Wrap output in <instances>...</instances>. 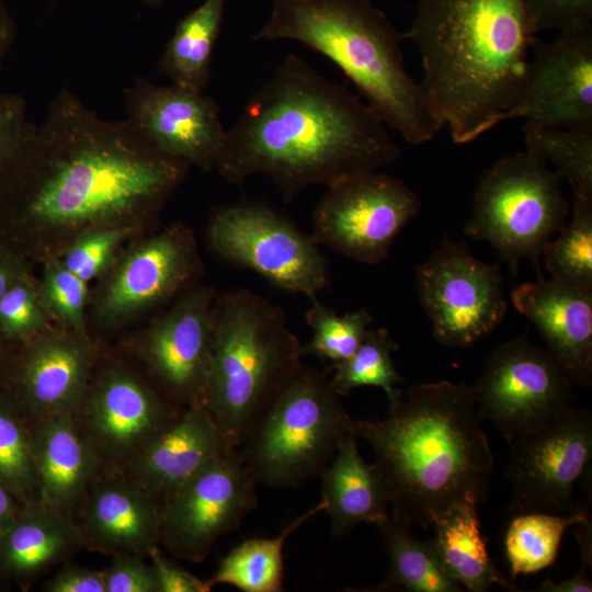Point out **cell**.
<instances>
[{
  "instance_id": "26",
  "label": "cell",
  "mask_w": 592,
  "mask_h": 592,
  "mask_svg": "<svg viewBox=\"0 0 592 592\" xmlns=\"http://www.w3.org/2000/svg\"><path fill=\"white\" fill-rule=\"evenodd\" d=\"M348 433L333 458L319 475L325 512L334 536L350 533L361 523L376 524L388 516V499L375 466L367 464Z\"/></svg>"
},
{
  "instance_id": "25",
  "label": "cell",
  "mask_w": 592,
  "mask_h": 592,
  "mask_svg": "<svg viewBox=\"0 0 592 592\" xmlns=\"http://www.w3.org/2000/svg\"><path fill=\"white\" fill-rule=\"evenodd\" d=\"M82 548L76 521L38 500L22 505L0 536V576L30 583Z\"/></svg>"
},
{
  "instance_id": "38",
  "label": "cell",
  "mask_w": 592,
  "mask_h": 592,
  "mask_svg": "<svg viewBox=\"0 0 592 592\" xmlns=\"http://www.w3.org/2000/svg\"><path fill=\"white\" fill-rule=\"evenodd\" d=\"M533 34L592 29V0H520Z\"/></svg>"
},
{
  "instance_id": "36",
  "label": "cell",
  "mask_w": 592,
  "mask_h": 592,
  "mask_svg": "<svg viewBox=\"0 0 592 592\" xmlns=\"http://www.w3.org/2000/svg\"><path fill=\"white\" fill-rule=\"evenodd\" d=\"M306 311V322L312 330L309 342L301 345L303 355H314L334 363L350 357L368 332L373 317L366 308L337 315L316 297Z\"/></svg>"
},
{
  "instance_id": "29",
  "label": "cell",
  "mask_w": 592,
  "mask_h": 592,
  "mask_svg": "<svg viewBox=\"0 0 592 592\" xmlns=\"http://www.w3.org/2000/svg\"><path fill=\"white\" fill-rule=\"evenodd\" d=\"M375 525L389 559L387 573L376 591H463V587L445 569L433 537L425 542L417 539L408 525L391 515Z\"/></svg>"
},
{
  "instance_id": "11",
  "label": "cell",
  "mask_w": 592,
  "mask_h": 592,
  "mask_svg": "<svg viewBox=\"0 0 592 592\" xmlns=\"http://www.w3.org/2000/svg\"><path fill=\"white\" fill-rule=\"evenodd\" d=\"M421 201L402 180L378 171L327 187L312 213L310 237L356 262L378 264Z\"/></svg>"
},
{
  "instance_id": "19",
  "label": "cell",
  "mask_w": 592,
  "mask_h": 592,
  "mask_svg": "<svg viewBox=\"0 0 592 592\" xmlns=\"http://www.w3.org/2000/svg\"><path fill=\"white\" fill-rule=\"evenodd\" d=\"M76 514L89 549L145 557L160 544L162 505L126 473L101 470Z\"/></svg>"
},
{
  "instance_id": "46",
  "label": "cell",
  "mask_w": 592,
  "mask_h": 592,
  "mask_svg": "<svg viewBox=\"0 0 592 592\" xmlns=\"http://www.w3.org/2000/svg\"><path fill=\"white\" fill-rule=\"evenodd\" d=\"M588 568L581 563L580 570L572 577L562 580L561 582H554L550 579L542 581L537 591L539 592H591L592 582L588 577Z\"/></svg>"
},
{
  "instance_id": "23",
  "label": "cell",
  "mask_w": 592,
  "mask_h": 592,
  "mask_svg": "<svg viewBox=\"0 0 592 592\" xmlns=\"http://www.w3.org/2000/svg\"><path fill=\"white\" fill-rule=\"evenodd\" d=\"M194 271L191 239L171 228L128 255L104 294L103 311L121 316L159 303L183 287Z\"/></svg>"
},
{
  "instance_id": "49",
  "label": "cell",
  "mask_w": 592,
  "mask_h": 592,
  "mask_svg": "<svg viewBox=\"0 0 592 592\" xmlns=\"http://www.w3.org/2000/svg\"><path fill=\"white\" fill-rule=\"evenodd\" d=\"M145 5L150 8L161 7L166 0H140Z\"/></svg>"
},
{
  "instance_id": "7",
  "label": "cell",
  "mask_w": 592,
  "mask_h": 592,
  "mask_svg": "<svg viewBox=\"0 0 592 592\" xmlns=\"http://www.w3.org/2000/svg\"><path fill=\"white\" fill-rule=\"evenodd\" d=\"M352 420L330 377L301 363L237 451L258 485L298 487L331 462Z\"/></svg>"
},
{
  "instance_id": "44",
  "label": "cell",
  "mask_w": 592,
  "mask_h": 592,
  "mask_svg": "<svg viewBox=\"0 0 592 592\" xmlns=\"http://www.w3.org/2000/svg\"><path fill=\"white\" fill-rule=\"evenodd\" d=\"M47 592H105L103 570L65 565L44 584Z\"/></svg>"
},
{
  "instance_id": "24",
  "label": "cell",
  "mask_w": 592,
  "mask_h": 592,
  "mask_svg": "<svg viewBox=\"0 0 592 592\" xmlns=\"http://www.w3.org/2000/svg\"><path fill=\"white\" fill-rule=\"evenodd\" d=\"M41 500L72 517L101 464L72 413L30 420Z\"/></svg>"
},
{
  "instance_id": "15",
  "label": "cell",
  "mask_w": 592,
  "mask_h": 592,
  "mask_svg": "<svg viewBox=\"0 0 592 592\" xmlns=\"http://www.w3.org/2000/svg\"><path fill=\"white\" fill-rule=\"evenodd\" d=\"M183 409L132 373L112 368L88 385L72 417L102 470L126 473Z\"/></svg>"
},
{
  "instance_id": "47",
  "label": "cell",
  "mask_w": 592,
  "mask_h": 592,
  "mask_svg": "<svg viewBox=\"0 0 592 592\" xmlns=\"http://www.w3.org/2000/svg\"><path fill=\"white\" fill-rule=\"evenodd\" d=\"M16 33V24L7 8L4 0H0V71L4 58L15 42Z\"/></svg>"
},
{
  "instance_id": "50",
  "label": "cell",
  "mask_w": 592,
  "mask_h": 592,
  "mask_svg": "<svg viewBox=\"0 0 592 592\" xmlns=\"http://www.w3.org/2000/svg\"><path fill=\"white\" fill-rule=\"evenodd\" d=\"M3 358H4L3 339L0 337V368L2 366Z\"/></svg>"
},
{
  "instance_id": "31",
  "label": "cell",
  "mask_w": 592,
  "mask_h": 592,
  "mask_svg": "<svg viewBox=\"0 0 592 592\" xmlns=\"http://www.w3.org/2000/svg\"><path fill=\"white\" fill-rule=\"evenodd\" d=\"M588 520V510L582 506L568 514H515L504 536V550L512 578L538 572L551 566L566 531Z\"/></svg>"
},
{
  "instance_id": "12",
  "label": "cell",
  "mask_w": 592,
  "mask_h": 592,
  "mask_svg": "<svg viewBox=\"0 0 592 592\" xmlns=\"http://www.w3.org/2000/svg\"><path fill=\"white\" fill-rule=\"evenodd\" d=\"M510 511L568 514L592 458V414L574 403L510 442Z\"/></svg>"
},
{
  "instance_id": "18",
  "label": "cell",
  "mask_w": 592,
  "mask_h": 592,
  "mask_svg": "<svg viewBox=\"0 0 592 592\" xmlns=\"http://www.w3.org/2000/svg\"><path fill=\"white\" fill-rule=\"evenodd\" d=\"M207 288L185 295L150 331L145 357L163 394L182 408L205 406L213 307Z\"/></svg>"
},
{
  "instance_id": "34",
  "label": "cell",
  "mask_w": 592,
  "mask_h": 592,
  "mask_svg": "<svg viewBox=\"0 0 592 592\" xmlns=\"http://www.w3.org/2000/svg\"><path fill=\"white\" fill-rule=\"evenodd\" d=\"M550 278L592 289V198L573 196L571 217L544 247Z\"/></svg>"
},
{
  "instance_id": "2",
  "label": "cell",
  "mask_w": 592,
  "mask_h": 592,
  "mask_svg": "<svg viewBox=\"0 0 592 592\" xmlns=\"http://www.w3.org/2000/svg\"><path fill=\"white\" fill-rule=\"evenodd\" d=\"M401 151L365 102L288 54L226 130L215 169L232 184L266 174L288 203L309 186L378 171Z\"/></svg>"
},
{
  "instance_id": "5",
  "label": "cell",
  "mask_w": 592,
  "mask_h": 592,
  "mask_svg": "<svg viewBox=\"0 0 592 592\" xmlns=\"http://www.w3.org/2000/svg\"><path fill=\"white\" fill-rule=\"evenodd\" d=\"M252 39L295 41L325 56L409 144H425L443 128L406 69L403 34L369 0H271L270 18Z\"/></svg>"
},
{
  "instance_id": "14",
  "label": "cell",
  "mask_w": 592,
  "mask_h": 592,
  "mask_svg": "<svg viewBox=\"0 0 592 592\" xmlns=\"http://www.w3.org/2000/svg\"><path fill=\"white\" fill-rule=\"evenodd\" d=\"M257 486L238 451L227 449L163 503L160 544L175 558L203 561L257 506Z\"/></svg>"
},
{
  "instance_id": "6",
  "label": "cell",
  "mask_w": 592,
  "mask_h": 592,
  "mask_svg": "<svg viewBox=\"0 0 592 592\" xmlns=\"http://www.w3.org/2000/svg\"><path fill=\"white\" fill-rule=\"evenodd\" d=\"M301 343L284 310L247 288L216 297L205 407L237 449L301 364Z\"/></svg>"
},
{
  "instance_id": "22",
  "label": "cell",
  "mask_w": 592,
  "mask_h": 592,
  "mask_svg": "<svg viewBox=\"0 0 592 592\" xmlns=\"http://www.w3.org/2000/svg\"><path fill=\"white\" fill-rule=\"evenodd\" d=\"M90 356L71 340L31 344L19 358L10 395L29 420L72 413L89 385Z\"/></svg>"
},
{
  "instance_id": "35",
  "label": "cell",
  "mask_w": 592,
  "mask_h": 592,
  "mask_svg": "<svg viewBox=\"0 0 592 592\" xmlns=\"http://www.w3.org/2000/svg\"><path fill=\"white\" fill-rule=\"evenodd\" d=\"M397 349L387 329H369L350 357L333 364L334 373L330 379L337 394L346 396L358 387H379L387 395L389 405L394 403L402 392L397 385L405 382L391 356Z\"/></svg>"
},
{
  "instance_id": "42",
  "label": "cell",
  "mask_w": 592,
  "mask_h": 592,
  "mask_svg": "<svg viewBox=\"0 0 592 592\" xmlns=\"http://www.w3.org/2000/svg\"><path fill=\"white\" fill-rule=\"evenodd\" d=\"M103 574L105 592H158L153 569L140 555H113Z\"/></svg>"
},
{
  "instance_id": "48",
  "label": "cell",
  "mask_w": 592,
  "mask_h": 592,
  "mask_svg": "<svg viewBox=\"0 0 592 592\" xmlns=\"http://www.w3.org/2000/svg\"><path fill=\"white\" fill-rule=\"evenodd\" d=\"M22 505L11 491L0 481V536L15 521Z\"/></svg>"
},
{
  "instance_id": "27",
  "label": "cell",
  "mask_w": 592,
  "mask_h": 592,
  "mask_svg": "<svg viewBox=\"0 0 592 592\" xmlns=\"http://www.w3.org/2000/svg\"><path fill=\"white\" fill-rule=\"evenodd\" d=\"M433 537L442 562L462 587L486 592L493 584L510 591L517 589L494 567L483 540L477 504L462 503L432 524Z\"/></svg>"
},
{
  "instance_id": "1",
  "label": "cell",
  "mask_w": 592,
  "mask_h": 592,
  "mask_svg": "<svg viewBox=\"0 0 592 592\" xmlns=\"http://www.w3.org/2000/svg\"><path fill=\"white\" fill-rule=\"evenodd\" d=\"M187 166L156 149L126 118H101L62 88L0 175V229L100 223L147 210Z\"/></svg>"
},
{
  "instance_id": "32",
  "label": "cell",
  "mask_w": 592,
  "mask_h": 592,
  "mask_svg": "<svg viewBox=\"0 0 592 592\" xmlns=\"http://www.w3.org/2000/svg\"><path fill=\"white\" fill-rule=\"evenodd\" d=\"M526 150L556 168L573 196L592 198V128H567L526 122Z\"/></svg>"
},
{
  "instance_id": "40",
  "label": "cell",
  "mask_w": 592,
  "mask_h": 592,
  "mask_svg": "<svg viewBox=\"0 0 592 592\" xmlns=\"http://www.w3.org/2000/svg\"><path fill=\"white\" fill-rule=\"evenodd\" d=\"M121 229H94L80 237L67 251L62 264L84 282L96 276L107 264L118 241Z\"/></svg>"
},
{
  "instance_id": "13",
  "label": "cell",
  "mask_w": 592,
  "mask_h": 592,
  "mask_svg": "<svg viewBox=\"0 0 592 592\" xmlns=\"http://www.w3.org/2000/svg\"><path fill=\"white\" fill-rule=\"evenodd\" d=\"M478 413L508 443L576 400L574 385L546 350L526 334L491 352L470 386Z\"/></svg>"
},
{
  "instance_id": "41",
  "label": "cell",
  "mask_w": 592,
  "mask_h": 592,
  "mask_svg": "<svg viewBox=\"0 0 592 592\" xmlns=\"http://www.w3.org/2000/svg\"><path fill=\"white\" fill-rule=\"evenodd\" d=\"M25 99L15 93H0V175L33 134Z\"/></svg>"
},
{
  "instance_id": "20",
  "label": "cell",
  "mask_w": 592,
  "mask_h": 592,
  "mask_svg": "<svg viewBox=\"0 0 592 592\" xmlns=\"http://www.w3.org/2000/svg\"><path fill=\"white\" fill-rule=\"evenodd\" d=\"M517 311L538 330L546 350L574 386L592 383V289L539 277L512 291Z\"/></svg>"
},
{
  "instance_id": "33",
  "label": "cell",
  "mask_w": 592,
  "mask_h": 592,
  "mask_svg": "<svg viewBox=\"0 0 592 592\" xmlns=\"http://www.w3.org/2000/svg\"><path fill=\"white\" fill-rule=\"evenodd\" d=\"M0 481L21 505L41 500L30 420L4 394H0Z\"/></svg>"
},
{
  "instance_id": "43",
  "label": "cell",
  "mask_w": 592,
  "mask_h": 592,
  "mask_svg": "<svg viewBox=\"0 0 592 592\" xmlns=\"http://www.w3.org/2000/svg\"><path fill=\"white\" fill-rule=\"evenodd\" d=\"M158 584V592H209L207 580H201L169 559L157 547L148 554Z\"/></svg>"
},
{
  "instance_id": "37",
  "label": "cell",
  "mask_w": 592,
  "mask_h": 592,
  "mask_svg": "<svg viewBox=\"0 0 592 592\" xmlns=\"http://www.w3.org/2000/svg\"><path fill=\"white\" fill-rule=\"evenodd\" d=\"M43 322V301L27 277H19L0 297V337L25 342Z\"/></svg>"
},
{
  "instance_id": "4",
  "label": "cell",
  "mask_w": 592,
  "mask_h": 592,
  "mask_svg": "<svg viewBox=\"0 0 592 592\" xmlns=\"http://www.w3.org/2000/svg\"><path fill=\"white\" fill-rule=\"evenodd\" d=\"M402 34L418 47L421 84L455 144L504 122L521 96L535 39L520 0H419Z\"/></svg>"
},
{
  "instance_id": "9",
  "label": "cell",
  "mask_w": 592,
  "mask_h": 592,
  "mask_svg": "<svg viewBox=\"0 0 592 592\" xmlns=\"http://www.w3.org/2000/svg\"><path fill=\"white\" fill-rule=\"evenodd\" d=\"M207 237L223 260L255 272L276 288L314 298L329 285V269L318 244L261 203L218 209Z\"/></svg>"
},
{
  "instance_id": "28",
  "label": "cell",
  "mask_w": 592,
  "mask_h": 592,
  "mask_svg": "<svg viewBox=\"0 0 592 592\" xmlns=\"http://www.w3.org/2000/svg\"><path fill=\"white\" fill-rule=\"evenodd\" d=\"M227 0H204L181 19L158 60L159 71L172 83L203 92Z\"/></svg>"
},
{
  "instance_id": "30",
  "label": "cell",
  "mask_w": 592,
  "mask_h": 592,
  "mask_svg": "<svg viewBox=\"0 0 592 592\" xmlns=\"http://www.w3.org/2000/svg\"><path fill=\"white\" fill-rule=\"evenodd\" d=\"M326 508L327 503L321 499L276 536L253 537L241 542L223 557L214 576L207 580L209 585L230 584L243 592H281L284 582L283 549L287 538Z\"/></svg>"
},
{
  "instance_id": "3",
  "label": "cell",
  "mask_w": 592,
  "mask_h": 592,
  "mask_svg": "<svg viewBox=\"0 0 592 592\" xmlns=\"http://www.w3.org/2000/svg\"><path fill=\"white\" fill-rule=\"evenodd\" d=\"M471 387L440 380L410 386L378 420H352L367 442L391 516L423 530L452 508L487 500L494 457Z\"/></svg>"
},
{
  "instance_id": "45",
  "label": "cell",
  "mask_w": 592,
  "mask_h": 592,
  "mask_svg": "<svg viewBox=\"0 0 592 592\" xmlns=\"http://www.w3.org/2000/svg\"><path fill=\"white\" fill-rule=\"evenodd\" d=\"M23 274L25 269L20 255L0 240V297Z\"/></svg>"
},
{
  "instance_id": "16",
  "label": "cell",
  "mask_w": 592,
  "mask_h": 592,
  "mask_svg": "<svg viewBox=\"0 0 592 592\" xmlns=\"http://www.w3.org/2000/svg\"><path fill=\"white\" fill-rule=\"evenodd\" d=\"M124 95L126 119L150 145L205 171L215 169L226 130L214 99L141 77L135 78Z\"/></svg>"
},
{
  "instance_id": "17",
  "label": "cell",
  "mask_w": 592,
  "mask_h": 592,
  "mask_svg": "<svg viewBox=\"0 0 592 592\" xmlns=\"http://www.w3.org/2000/svg\"><path fill=\"white\" fill-rule=\"evenodd\" d=\"M592 128V29L535 37L520 99L504 121Z\"/></svg>"
},
{
  "instance_id": "8",
  "label": "cell",
  "mask_w": 592,
  "mask_h": 592,
  "mask_svg": "<svg viewBox=\"0 0 592 592\" xmlns=\"http://www.w3.org/2000/svg\"><path fill=\"white\" fill-rule=\"evenodd\" d=\"M568 214L560 177L525 149L483 172L464 232L488 242L516 276L524 259L539 270L544 247L566 225Z\"/></svg>"
},
{
  "instance_id": "21",
  "label": "cell",
  "mask_w": 592,
  "mask_h": 592,
  "mask_svg": "<svg viewBox=\"0 0 592 592\" xmlns=\"http://www.w3.org/2000/svg\"><path fill=\"white\" fill-rule=\"evenodd\" d=\"M229 448L205 406L186 407L132 462L126 474L160 503Z\"/></svg>"
},
{
  "instance_id": "39",
  "label": "cell",
  "mask_w": 592,
  "mask_h": 592,
  "mask_svg": "<svg viewBox=\"0 0 592 592\" xmlns=\"http://www.w3.org/2000/svg\"><path fill=\"white\" fill-rule=\"evenodd\" d=\"M87 282L70 272L62 263L54 264L46 272L43 284L45 303L73 329H83V309L87 300Z\"/></svg>"
},
{
  "instance_id": "10",
  "label": "cell",
  "mask_w": 592,
  "mask_h": 592,
  "mask_svg": "<svg viewBox=\"0 0 592 592\" xmlns=\"http://www.w3.org/2000/svg\"><path fill=\"white\" fill-rule=\"evenodd\" d=\"M498 264L471 254L464 241L444 235L417 267L415 288L437 343L468 348L491 334L508 309Z\"/></svg>"
}]
</instances>
